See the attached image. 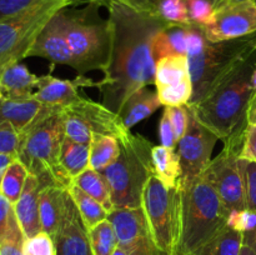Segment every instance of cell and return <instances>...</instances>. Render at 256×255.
<instances>
[{"label": "cell", "mask_w": 256, "mask_h": 255, "mask_svg": "<svg viewBox=\"0 0 256 255\" xmlns=\"http://www.w3.org/2000/svg\"><path fill=\"white\" fill-rule=\"evenodd\" d=\"M110 50L102 79L95 82L102 104L118 112L125 100L142 88L155 82L152 39L166 22L109 2Z\"/></svg>", "instance_id": "6da1fadb"}, {"label": "cell", "mask_w": 256, "mask_h": 255, "mask_svg": "<svg viewBox=\"0 0 256 255\" xmlns=\"http://www.w3.org/2000/svg\"><path fill=\"white\" fill-rule=\"evenodd\" d=\"M256 66V48L225 72L206 94L188 104L202 125L225 142L248 125L246 110L254 95L252 75Z\"/></svg>", "instance_id": "7a4b0ae2"}, {"label": "cell", "mask_w": 256, "mask_h": 255, "mask_svg": "<svg viewBox=\"0 0 256 255\" xmlns=\"http://www.w3.org/2000/svg\"><path fill=\"white\" fill-rule=\"evenodd\" d=\"M182 235L178 255L198 252L226 226L229 210L218 194L206 172L188 182H180Z\"/></svg>", "instance_id": "3957f363"}, {"label": "cell", "mask_w": 256, "mask_h": 255, "mask_svg": "<svg viewBox=\"0 0 256 255\" xmlns=\"http://www.w3.org/2000/svg\"><path fill=\"white\" fill-rule=\"evenodd\" d=\"M60 108L44 105L38 119L20 134L18 158L29 174L39 179L42 188L55 184L68 189L72 182L60 165V149L65 138Z\"/></svg>", "instance_id": "277c9868"}, {"label": "cell", "mask_w": 256, "mask_h": 255, "mask_svg": "<svg viewBox=\"0 0 256 255\" xmlns=\"http://www.w3.org/2000/svg\"><path fill=\"white\" fill-rule=\"evenodd\" d=\"M119 144V156L102 174L109 185L114 209H135L142 206L145 184L154 175L152 144L132 132L120 139Z\"/></svg>", "instance_id": "5b68a950"}, {"label": "cell", "mask_w": 256, "mask_h": 255, "mask_svg": "<svg viewBox=\"0 0 256 255\" xmlns=\"http://www.w3.org/2000/svg\"><path fill=\"white\" fill-rule=\"evenodd\" d=\"M88 0H35L19 14L0 22V74L28 56L36 38L62 10Z\"/></svg>", "instance_id": "8992f818"}, {"label": "cell", "mask_w": 256, "mask_h": 255, "mask_svg": "<svg viewBox=\"0 0 256 255\" xmlns=\"http://www.w3.org/2000/svg\"><path fill=\"white\" fill-rule=\"evenodd\" d=\"M142 208L156 246L165 255H178L182 235L180 188L164 186L155 175L145 184Z\"/></svg>", "instance_id": "52a82bcc"}, {"label": "cell", "mask_w": 256, "mask_h": 255, "mask_svg": "<svg viewBox=\"0 0 256 255\" xmlns=\"http://www.w3.org/2000/svg\"><path fill=\"white\" fill-rule=\"evenodd\" d=\"M65 38L75 58V70L80 75L92 70H104L110 50L108 20H96L86 12H60Z\"/></svg>", "instance_id": "ba28073f"}, {"label": "cell", "mask_w": 256, "mask_h": 255, "mask_svg": "<svg viewBox=\"0 0 256 255\" xmlns=\"http://www.w3.org/2000/svg\"><path fill=\"white\" fill-rule=\"evenodd\" d=\"M256 48V34L228 42H210L199 52L188 55L192 99L190 104L202 99L212 84L230 69L238 60Z\"/></svg>", "instance_id": "9c48e42d"}, {"label": "cell", "mask_w": 256, "mask_h": 255, "mask_svg": "<svg viewBox=\"0 0 256 255\" xmlns=\"http://www.w3.org/2000/svg\"><path fill=\"white\" fill-rule=\"evenodd\" d=\"M245 128L225 140L222 152L212 160L209 168L205 170L229 212L246 209L244 174L240 158Z\"/></svg>", "instance_id": "30bf717a"}, {"label": "cell", "mask_w": 256, "mask_h": 255, "mask_svg": "<svg viewBox=\"0 0 256 255\" xmlns=\"http://www.w3.org/2000/svg\"><path fill=\"white\" fill-rule=\"evenodd\" d=\"M200 28L210 42H228L256 34L255 0H222L215 5L212 22Z\"/></svg>", "instance_id": "8fae6325"}, {"label": "cell", "mask_w": 256, "mask_h": 255, "mask_svg": "<svg viewBox=\"0 0 256 255\" xmlns=\"http://www.w3.org/2000/svg\"><path fill=\"white\" fill-rule=\"evenodd\" d=\"M189 108V106H188ZM189 125L178 142V155L182 165V179L188 182L202 175L212 162V154L219 138L202 125L189 109Z\"/></svg>", "instance_id": "7c38bea8"}, {"label": "cell", "mask_w": 256, "mask_h": 255, "mask_svg": "<svg viewBox=\"0 0 256 255\" xmlns=\"http://www.w3.org/2000/svg\"><path fill=\"white\" fill-rule=\"evenodd\" d=\"M118 238V245L128 255H165L150 234L142 208L112 209L108 215Z\"/></svg>", "instance_id": "4fadbf2b"}, {"label": "cell", "mask_w": 256, "mask_h": 255, "mask_svg": "<svg viewBox=\"0 0 256 255\" xmlns=\"http://www.w3.org/2000/svg\"><path fill=\"white\" fill-rule=\"evenodd\" d=\"M52 239L56 246V255H92L89 229L69 192L66 195L64 218Z\"/></svg>", "instance_id": "5bb4252c"}, {"label": "cell", "mask_w": 256, "mask_h": 255, "mask_svg": "<svg viewBox=\"0 0 256 255\" xmlns=\"http://www.w3.org/2000/svg\"><path fill=\"white\" fill-rule=\"evenodd\" d=\"M44 58L54 64H65L75 69V58L65 38L62 16L58 12L42 29L26 58Z\"/></svg>", "instance_id": "9a60e30c"}, {"label": "cell", "mask_w": 256, "mask_h": 255, "mask_svg": "<svg viewBox=\"0 0 256 255\" xmlns=\"http://www.w3.org/2000/svg\"><path fill=\"white\" fill-rule=\"evenodd\" d=\"M65 108L82 118L92 132L112 135L120 140L130 132L122 124L119 115L104 104L79 96L72 102L65 105Z\"/></svg>", "instance_id": "2e32d148"}, {"label": "cell", "mask_w": 256, "mask_h": 255, "mask_svg": "<svg viewBox=\"0 0 256 255\" xmlns=\"http://www.w3.org/2000/svg\"><path fill=\"white\" fill-rule=\"evenodd\" d=\"M95 82L84 76H78L75 80L58 79L52 75H42L39 79L36 92L32 98L44 105L65 106L80 96L78 88L80 85H94Z\"/></svg>", "instance_id": "e0dca14e"}, {"label": "cell", "mask_w": 256, "mask_h": 255, "mask_svg": "<svg viewBox=\"0 0 256 255\" xmlns=\"http://www.w3.org/2000/svg\"><path fill=\"white\" fill-rule=\"evenodd\" d=\"M42 189L39 179L35 175L29 174L24 190L19 200L14 204L15 215L20 228L26 238H32L42 232L39 215V192Z\"/></svg>", "instance_id": "ac0fdd59"}, {"label": "cell", "mask_w": 256, "mask_h": 255, "mask_svg": "<svg viewBox=\"0 0 256 255\" xmlns=\"http://www.w3.org/2000/svg\"><path fill=\"white\" fill-rule=\"evenodd\" d=\"M40 76L29 72L22 62H16L0 74V99H32L36 92Z\"/></svg>", "instance_id": "d6986e66"}, {"label": "cell", "mask_w": 256, "mask_h": 255, "mask_svg": "<svg viewBox=\"0 0 256 255\" xmlns=\"http://www.w3.org/2000/svg\"><path fill=\"white\" fill-rule=\"evenodd\" d=\"M68 189L55 184L45 185L39 192V215L42 232L55 236L62 222Z\"/></svg>", "instance_id": "ffe728a7"}, {"label": "cell", "mask_w": 256, "mask_h": 255, "mask_svg": "<svg viewBox=\"0 0 256 255\" xmlns=\"http://www.w3.org/2000/svg\"><path fill=\"white\" fill-rule=\"evenodd\" d=\"M162 105L156 92L149 90L146 86L132 92L119 112H116L125 129L130 130L144 119L154 114Z\"/></svg>", "instance_id": "44dd1931"}, {"label": "cell", "mask_w": 256, "mask_h": 255, "mask_svg": "<svg viewBox=\"0 0 256 255\" xmlns=\"http://www.w3.org/2000/svg\"><path fill=\"white\" fill-rule=\"evenodd\" d=\"M44 104L36 99H0V122H9L20 134L25 132L42 112Z\"/></svg>", "instance_id": "7402d4cb"}, {"label": "cell", "mask_w": 256, "mask_h": 255, "mask_svg": "<svg viewBox=\"0 0 256 255\" xmlns=\"http://www.w3.org/2000/svg\"><path fill=\"white\" fill-rule=\"evenodd\" d=\"M188 30L189 25L166 22L152 39V55L155 62L169 55L186 54Z\"/></svg>", "instance_id": "603a6c76"}, {"label": "cell", "mask_w": 256, "mask_h": 255, "mask_svg": "<svg viewBox=\"0 0 256 255\" xmlns=\"http://www.w3.org/2000/svg\"><path fill=\"white\" fill-rule=\"evenodd\" d=\"M152 160L154 175L162 184L169 189L176 188L182 179V165L178 152L162 145H152Z\"/></svg>", "instance_id": "cb8c5ba5"}, {"label": "cell", "mask_w": 256, "mask_h": 255, "mask_svg": "<svg viewBox=\"0 0 256 255\" xmlns=\"http://www.w3.org/2000/svg\"><path fill=\"white\" fill-rule=\"evenodd\" d=\"M190 79L186 54H174L155 62V86H166Z\"/></svg>", "instance_id": "d4e9b609"}, {"label": "cell", "mask_w": 256, "mask_h": 255, "mask_svg": "<svg viewBox=\"0 0 256 255\" xmlns=\"http://www.w3.org/2000/svg\"><path fill=\"white\" fill-rule=\"evenodd\" d=\"M90 145L80 144L64 138L60 149V165L72 180L89 168Z\"/></svg>", "instance_id": "484cf974"}, {"label": "cell", "mask_w": 256, "mask_h": 255, "mask_svg": "<svg viewBox=\"0 0 256 255\" xmlns=\"http://www.w3.org/2000/svg\"><path fill=\"white\" fill-rule=\"evenodd\" d=\"M120 154L119 140L112 135L92 132L90 142L89 168L102 172L118 159Z\"/></svg>", "instance_id": "4316f807"}, {"label": "cell", "mask_w": 256, "mask_h": 255, "mask_svg": "<svg viewBox=\"0 0 256 255\" xmlns=\"http://www.w3.org/2000/svg\"><path fill=\"white\" fill-rule=\"evenodd\" d=\"M72 184L79 186L89 196L100 202L109 212L114 209L109 185L100 172L88 168L84 172L72 180Z\"/></svg>", "instance_id": "83f0119b"}, {"label": "cell", "mask_w": 256, "mask_h": 255, "mask_svg": "<svg viewBox=\"0 0 256 255\" xmlns=\"http://www.w3.org/2000/svg\"><path fill=\"white\" fill-rule=\"evenodd\" d=\"M242 245V232L226 225L214 235L196 255H240Z\"/></svg>", "instance_id": "f1b7e54d"}, {"label": "cell", "mask_w": 256, "mask_h": 255, "mask_svg": "<svg viewBox=\"0 0 256 255\" xmlns=\"http://www.w3.org/2000/svg\"><path fill=\"white\" fill-rule=\"evenodd\" d=\"M68 192H69L70 196L74 200L75 205H76L88 229L95 226L102 220L108 219L109 212L100 202H98L96 200L89 196L86 192H82L79 186L72 182L70 186L68 188Z\"/></svg>", "instance_id": "f546056e"}, {"label": "cell", "mask_w": 256, "mask_h": 255, "mask_svg": "<svg viewBox=\"0 0 256 255\" xmlns=\"http://www.w3.org/2000/svg\"><path fill=\"white\" fill-rule=\"evenodd\" d=\"M29 172L19 160V158L14 160L2 176V182H0V192L9 200L12 204L19 200L22 190H24L25 182H26Z\"/></svg>", "instance_id": "4dcf8cb0"}, {"label": "cell", "mask_w": 256, "mask_h": 255, "mask_svg": "<svg viewBox=\"0 0 256 255\" xmlns=\"http://www.w3.org/2000/svg\"><path fill=\"white\" fill-rule=\"evenodd\" d=\"M92 255H112L116 250L118 238L109 219H105L89 229Z\"/></svg>", "instance_id": "1f68e13d"}, {"label": "cell", "mask_w": 256, "mask_h": 255, "mask_svg": "<svg viewBox=\"0 0 256 255\" xmlns=\"http://www.w3.org/2000/svg\"><path fill=\"white\" fill-rule=\"evenodd\" d=\"M156 94L164 106H182L190 104L192 99V79L166 86H156Z\"/></svg>", "instance_id": "d6a6232c"}, {"label": "cell", "mask_w": 256, "mask_h": 255, "mask_svg": "<svg viewBox=\"0 0 256 255\" xmlns=\"http://www.w3.org/2000/svg\"><path fill=\"white\" fill-rule=\"evenodd\" d=\"M60 114H62L65 136L75 142L90 145L92 132L86 126L84 120L65 106L60 108Z\"/></svg>", "instance_id": "836d02e7"}, {"label": "cell", "mask_w": 256, "mask_h": 255, "mask_svg": "<svg viewBox=\"0 0 256 255\" xmlns=\"http://www.w3.org/2000/svg\"><path fill=\"white\" fill-rule=\"evenodd\" d=\"M158 19L170 24H192L185 0H162L158 9Z\"/></svg>", "instance_id": "e575fe53"}, {"label": "cell", "mask_w": 256, "mask_h": 255, "mask_svg": "<svg viewBox=\"0 0 256 255\" xmlns=\"http://www.w3.org/2000/svg\"><path fill=\"white\" fill-rule=\"evenodd\" d=\"M162 0H88V2L95 5H106L109 2L122 5L128 9L139 14L152 16L158 19V9Z\"/></svg>", "instance_id": "d590c367"}, {"label": "cell", "mask_w": 256, "mask_h": 255, "mask_svg": "<svg viewBox=\"0 0 256 255\" xmlns=\"http://www.w3.org/2000/svg\"><path fill=\"white\" fill-rule=\"evenodd\" d=\"M22 252L24 255H56V246L54 239L48 232H40L25 239Z\"/></svg>", "instance_id": "8d00e7d4"}, {"label": "cell", "mask_w": 256, "mask_h": 255, "mask_svg": "<svg viewBox=\"0 0 256 255\" xmlns=\"http://www.w3.org/2000/svg\"><path fill=\"white\" fill-rule=\"evenodd\" d=\"M192 24L205 26L212 20L215 5L210 0H185Z\"/></svg>", "instance_id": "74e56055"}, {"label": "cell", "mask_w": 256, "mask_h": 255, "mask_svg": "<svg viewBox=\"0 0 256 255\" xmlns=\"http://www.w3.org/2000/svg\"><path fill=\"white\" fill-rule=\"evenodd\" d=\"M24 242L25 235L20 228L19 222H16L10 228L4 239L0 240V255H24Z\"/></svg>", "instance_id": "f35d334b"}, {"label": "cell", "mask_w": 256, "mask_h": 255, "mask_svg": "<svg viewBox=\"0 0 256 255\" xmlns=\"http://www.w3.org/2000/svg\"><path fill=\"white\" fill-rule=\"evenodd\" d=\"M246 209L256 212V162L242 159Z\"/></svg>", "instance_id": "ab89813d"}, {"label": "cell", "mask_w": 256, "mask_h": 255, "mask_svg": "<svg viewBox=\"0 0 256 255\" xmlns=\"http://www.w3.org/2000/svg\"><path fill=\"white\" fill-rule=\"evenodd\" d=\"M22 136L9 122H0V154L18 155Z\"/></svg>", "instance_id": "60d3db41"}, {"label": "cell", "mask_w": 256, "mask_h": 255, "mask_svg": "<svg viewBox=\"0 0 256 255\" xmlns=\"http://www.w3.org/2000/svg\"><path fill=\"white\" fill-rule=\"evenodd\" d=\"M228 226L240 232H252L256 228V212L252 210H232L226 222Z\"/></svg>", "instance_id": "b9f144b4"}, {"label": "cell", "mask_w": 256, "mask_h": 255, "mask_svg": "<svg viewBox=\"0 0 256 255\" xmlns=\"http://www.w3.org/2000/svg\"><path fill=\"white\" fill-rule=\"evenodd\" d=\"M172 122V128H174L175 138L176 142H179L185 135L189 125V108L188 105H182V106H165Z\"/></svg>", "instance_id": "7bdbcfd3"}, {"label": "cell", "mask_w": 256, "mask_h": 255, "mask_svg": "<svg viewBox=\"0 0 256 255\" xmlns=\"http://www.w3.org/2000/svg\"><path fill=\"white\" fill-rule=\"evenodd\" d=\"M18 222L15 215L14 204L9 202L4 195L0 192V240L5 238L10 228Z\"/></svg>", "instance_id": "ee69618b"}, {"label": "cell", "mask_w": 256, "mask_h": 255, "mask_svg": "<svg viewBox=\"0 0 256 255\" xmlns=\"http://www.w3.org/2000/svg\"><path fill=\"white\" fill-rule=\"evenodd\" d=\"M159 135H160V142H162V146L175 150V148H176L178 145V142H176V138H175L174 128H172V122H170L169 114H168V112L165 109L162 115V119H160Z\"/></svg>", "instance_id": "f6af8a7d"}, {"label": "cell", "mask_w": 256, "mask_h": 255, "mask_svg": "<svg viewBox=\"0 0 256 255\" xmlns=\"http://www.w3.org/2000/svg\"><path fill=\"white\" fill-rule=\"evenodd\" d=\"M240 158L256 162V126L246 125L245 128Z\"/></svg>", "instance_id": "bcb514c9"}, {"label": "cell", "mask_w": 256, "mask_h": 255, "mask_svg": "<svg viewBox=\"0 0 256 255\" xmlns=\"http://www.w3.org/2000/svg\"><path fill=\"white\" fill-rule=\"evenodd\" d=\"M35 0H0V22L19 14Z\"/></svg>", "instance_id": "7dc6e473"}, {"label": "cell", "mask_w": 256, "mask_h": 255, "mask_svg": "<svg viewBox=\"0 0 256 255\" xmlns=\"http://www.w3.org/2000/svg\"><path fill=\"white\" fill-rule=\"evenodd\" d=\"M246 122L248 125H252V126H256V92L250 99L249 105H248L246 110Z\"/></svg>", "instance_id": "c3c4849f"}, {"label": "cell", "mask_w": 256, "mask_h": 255, "mask_svg": "<svg viewBox=\"0 0 256 255\" xmlns=\"http://www.w3.org/2000/svg\"><path fill=\"white\" fill-rule=\"evenodd\" d=\"M18 158V155L12 154H0V182H2V176H4L5 172L8 170V168L10 166L12 162Z\"/></svg>", "instance_id": "681fc988"}, {"label": "cell", "mask_w": 256, "mask_h": 255, "mask_svg": "<svg viewBox=\"0 0 256 255\" xmlns=\"http://www.w3.org/2000/svg\"><path fill=\"white\" fill-rule=\"evenodd\" d=\"M242 244L249 246L256 254V228L254 230H252V232H248L242 234Z\"/></svg>", "instance_id": "f907efd6"}, {"label": "cell", "mask_w": 256, "mask_h": 255, "mask_svg": "<svg viewBox=\"0 0 256 255\" xmlns=\"http://www.w3.org/2000/svg\"><path fill=\"white\" fill-rule=\"evenodd\" d=\"M240 255H256V254L254 252H252V249H250L249 246H246V245H242V252H240Z\"/></svg>", "instance_id": "816d5d0a"}, {"label": "cell", "mask_w": 256, "mask_h": 255, "mask_svg": "<svg viewBox=\"0 0 256 255\" xmlns=\"http://www.w3.org/2000/svg\"><path fill=\"white\" fill-rule=\"evenodd\" d=\"M252 89H254V92H256V66L252 75Z\"/></svg>", "instance_id": "f5cc1de1"}, {"label": "cell", "mask_w": 256, "mask_h": 255, "mask_svg": "<svg viewBox=\"0 0 256 255\" xmlns=\"http://www.w3.org/2000/svg\"><path fill=\"white\" fill-rule=\"evenodd\" d=\"M112 255H128V254H126V252H124V250L122 249V248L118 246V248H116V250H115L114 254H112Z\"/></svg>", "instance_id": "db71d44e"}, {"label": "cell", "mask_w": 256, "mask_h": 255, "mask_svg": "<svg viewBox=\"0 0 256 255\" xmlns=\"http://www.w3.org/2000/svg\"><path fill=\"white\" fill-rule=\"evenodd\" d=\"M255 2H256V0H255Z\"/></svg>", "instance_id": "11a10c76"}, {"label": "cell", "mask_w": 256, "mask_h": 255, "mask_svg": "<svg viewBox=\"0 0 256 255\" xmlns=\"http://www.w3.org/2000/svg\"></svg>", "instance_id": "9f6ffc18"}]
</instances>
